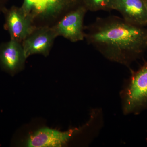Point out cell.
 Returning a JSON list of instances; mask_svg holds the SVG:
<instances>
[{"mask_svg": "<svg viewBox=\"0 0 147 147\" xmlns=\"http://www.w3.org/2000/svg\"><path fill=\"white\" fill-rule=\"evenodd\" d=\"M86 30L88 43L111 61L129 67L147 50V29L119 16L98 17Z\"/></svg>", "mask_w": 147, "mask_h": 147, "instance_id": "1", "label": "cell"}, {"mask_svg": "<svg viewBox=\"0 0 147 147\" xmlns=\"http://www.w3.org/2000/svg\"><path fill=\"white\" fill-rule=\"evenodd\" d=\"M131 72L120 93L123 111L126 115L138 114L147 109V61Z\"/></svg>", "mask_w": 147, "mask_h": 147, "instance_id": "2", "label": "cell"}, {"mask_svg": "<svg viewBox=\"0 0 147 147\" xmlns=\"http://www.w3.org/2000/svg\"><path fill=\"white\" fill-rule=\"evenodd\" d=\"M87 123L81 128L61 131L49 128L37 130L29 136L26 146L29 147H60L65 146L74 136L86 127Z\"/></svg>", "mask_w": 147, "mask_h": 147, "instance_id": "3", "label": "cell"}, {"mask_svg": "<svg viewBox=\"0 0 147 147\" xmlns=\"http://www.w3.org/2000/svg\"><path fill=\"white\" fill-rule=\"evenodd\" d=\"M87 11L83 6L67 13L53 28L57 36H61L72 42L83 40L85 38L84 20Z\"/></svg>", "mask_w": 147, "mask_h": 147, "instance_id": "4", "label": "cell"}, {"mask_svg": "<svg viewBox=\"0 0 147 147\" xmlns=\"http://www.w3.org/2000/svg\"><path fill=\"white\" fill-rule=\"evenodd\" d=\"M57 36L53 28L43 27L34 29L24 40L23 46L26 58L34 54L46 56Z\"/></svg>", "mask_w": 147, "mask_h": 147, "instance_id": "5", "label": "cell"}, {"mask_svg": "<svg viewBox=\"0 0 147 147\" xmlns=\"http://www.w3.org/2000/svg\"><path fill=\"white\" fill-rule=\"evenodd\" d=\"M32 15L26 14L21 8L13 7L6 13V27L11 39L21 42L34 30Z\"/></svg>", "mask_w": 147, "mask_h": 147, "instance_id": "6", "label": "cell"}, {"mask_svg": "<svg viewBox=\"0 0 147 147\" xmlns=\"http://www.w3.org/2000/svg\"><path fill=\"white\" fill-rule=\"evenodd\" d=\"M113 10L118 11L129 24L147 26V9L144 0H114Z\"/></svg>", "mask_w": 147, "mask_h": 147, "instance_id": "7", "label": "cell"}, {"mask_svg": "<svg viewBox=\"0 0 147 147\" xmlns=\"http://www.w3.org/2000/svg\"><path fill=\"white\" fill-rule=\"evenodd\" d=\"M26 59L20 42L11 39L0 47V65L11 75L21 70Z\"/></svg>", "mask_w": 147, "mask_h": 147, "instance_id": "8", "label": "cell"}, {"mask_svg": "<svg viewBox=\"0 0 147 147\" xmlns=\"http://www.w3.org/2000/svg\"><path fill=\"white\" fill-rule=\"evenodd\" d=\"M74 0H38L34 13L42 17L57 16L70 7Z\"/></svg>", "mask_w": 147, "mask_h": 147, "instance_id": "9", "label": "cell"}, {"mask_svg": "<svg viewBox=\"0 0 147 147\" xmlns=\"http://www.w3.org/2000/svg\"><path fill=\"white\" fill-rule=\"evenodd\" d=\"M84 6L91 11L113 10L114 0H84Z\"/></svg>", "mask_w": 147, "mask_h": 147, "instance_id": "10", "label": "cell"}, {"mask_svg": "<svg viewBox=\"0 0 147 147\" xmlns=\"http://www.w3.org/2000/svg\"><path fill=\"white\" fill-rule=\"evenodd\" d=\"M38 0H24L21 9L27 15H32L31 12L34 11Z\"/></svg>", "mask_w": 147, "mask_h": 147, "instance_id": "11", "label": "cell"}, {"mask_svg": "<svg viewBox=\"0 0 147 147\" xmlns=\"http://www.w3.org/2000/svg\"><path fill=\"white\" fill-rule=\"evenodd\" d=\"M144 1L145 5H146V7L147 9V0H144Z\"/></svg>", "mask_w": 147, "mask_h": 147, "instance_id": "12", "label": "cell"}]
</instances>
